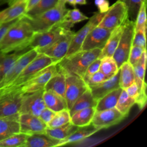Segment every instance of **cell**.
Wrapping results in <instances>:
<instances>
[{
    "label": "cell",
    "mask_w": 147,
    "mask_h": 147,
    "mask_svg": "<svg viewBox=\"0 0 147 147\" xmlns=\"http://www.w3.org/2000/svg\"><path fill=\"white\" fill-rule=\"evenodd\" d=\"M34 32L25 15H23L8 30L0 41V52L9 53L29 47Z\"/></svg>",
    "instance_id": "1"
},
{
    "label": "cell",
    "mask_w": 147,
    "mask_h": 147,
    "mask_svg": "<svg viewBox=\"0 0 147 147\" xmlns=\"http://www.w3.org/2000/svg\"><path fill=\"white\" fill-rule=\"evenodd\" d=\"M101 51L100 48L80 50L68 57H64L57 63V66L65 74L76 75L83 78L88 66L99 58Z\"/></svg>",
    "instance_id": "2"
},
{
    "label": "cell",
    "mask_w": 147,
    "mask_h": 147,
    "mask_svg": "<svg viewBox=\"0 0 147 147\" xmlns=\"http://www.w3.org/2000/svg\"><path fill=\"white\" fill-rule=\"evenodd\" d=\"M65 4L63 1L58 0L55 6L41 14L34 16H28L25 14L34 32H45L58 26L68 10Z\"/></svg>",
    "instance_id": "3"
},
{
    "label": "cell",
    "mask_w": 147,
    "mask_h": 147,
    "mask_svg": "<svg viewBox=\"0 0 147 147\" xmlns=\"http://www.w3.org/2000/svg\"><path fill=\"white\" fill-rule=\"evenodd\" d=\"M53 63H55L51 58L45 54L38 53L37 56L26 66L15 80L8 86L4 88L20 87L40 71Z\"/></svg>",
    "instance_id": "4"
},
{
    "label": "cell",
    "mask_w": 147,
    "mask_h": 147,
    "mask_svg": "<svg viewBox=\"0 0 147 147\" xmlns=\"http://www.w3.org/2000/svg\"><path fill=\"white\" fill-rule=\"evenodd\" d=\"M23 95L19 87L0 89V118L19 113Z\"/></svg>",
    "instance_id": "5"
},
{
    "label": "cell",
    "mask_w": 147,
    "mask_h": 147,
    "mask_svg": "<svg viewBox=\"0 0 147 147\" xmlns=\"http://www.w3.org/2000/svg\"><path fill=\"white\" fill-rule=\"evenodd\" d=\"M134 33V21L129 18L123 24L118 45L112 56L119 68L123 63L127 61L130 50L132 46Z\"/></svg>",
    "instance_id": "6"
},
{
    "label": "cell",
    "mask_w": 147,
    "mask_h": 147,
    "mask_svg": "<svg viewBox=\"0 0 147 147\" xmlns=\"http://www.w3.org/2000/svg\"><path fill=\"white\" fill-rule=\"evenodd\" d=\"M129 18L128 10L126 4L122 1L117 0L110 6L98 26L113 30L122 25Z\"/></svg>",
    "instance_id": "7"
},
{
    "label": "cell",
    "mask_w": 147,
    "mask_h": 147,
    "mask_svg": "<svg viewBox=\"0 0 147 147\" xmlns=\"http://www.w3.org/2000/svg\"><path fill=\"white\" fill-rule=\"evenodd\" d=\"M69 30L71 29L56 26L45 32L34 33L29 43V47L39 53L52 45Z\"/></svg>",
    "instance_id": "8"
},
{
    "label": "cell",
    "mask_w": 147,
    "mask_h": 147,
    "mask_svg": "<svg viewBox=\"0 0 147 147\" xmlns=\"http://www.w3.org/2000/svg\"><path fill=\"white\" fill-rule=\"evenodd\" d=\"M105 14V13H100L99 11L95 13L88 19V22L79 31L75 32L65 57H68L80 51L82 43L87 34L93 28L98 26Z\"/></svg>",
    "instance_id": "9"
},
{
    "label": "cell",
    "mask_w": 147,
    "mask_h": 147,
    "mask_svg": "<svg viewBox=\"0 0 147 147\" xmlns=\"http://www.w3.org/2000/svg\"><path fill=\"white\" fill-rule=\"evenodd\" d=\"M57 71V63L52 64L40 71L19 88L24 94L43 89L48 80Z\"/></svg>",
    "instance_id": "10"
},
{
    "label": "cell",
    "mask_w": 147,
    "mask_h": 147,
    "mask_svg": "<svg viewBox=\"0 0 147 147\" xmlns=\"http://www.w3.org/2000/svg\"><path fill=\"white\" fill-rule=\"evenodd\" d=\"M65 99L67 109L69 110L76 100L88 88V87L82 78L76 75L65 74Z\"/></svg>",
    "instance_id": "11"
},
{
    "label": "cell",
    "mask_w": 147,
    "mask_h": 147,
    "mask_svg": "<svg viewBox=\"0 0 147 147\" xmlns=\"http://www.w3.org/2000/svg\"><path fill=\"white\" fill-rule=\"evenodd\" d=\"M34 49H30L24 53L3 76L0 82V89L8 86L19 75L26 66L38 55Z\"/></svg>",
    "instance_id": "12"
},
{
    "label": "cell",
    "mask_w": 147,
    "mask_h": 147,
    "mask_svg": "<svg viewBox=\"0 0 147 147\" xmlns=\"http://www.w3.org/2000/svg\"><path fill=\"white\" fill-rule=\"evenodd\" d=\"M44 91V88L24 94L19 113L29 114L38 117L46 107L43 99Z\"/></svg>",
    "instance_id": "13"
},
{
    "label": "cell",
    "mask_w": 147,
    "mask_h": 147,
    "mask_svg": "<svg viewBox=\"0 0 147 147\" xmlns=\"http://www.w3.org/2000/svg\"><path fill=\"white\" fill-rule=\"evenodd\" d=\"M74 34L75 32L72 30H68L52 45L39 53L45 54L57 63L65 56Z\"/></svg>",
    "instance_id": "14"
},
{
    "label": "cell",
    "mask_w": 147,
    "mask_h": 147,
    "mask_svg": "<svg viewBox=\"0 0 147 147\" xmlns=\"http://www.w3.org/2000/svg\"><path fill=\"white\" fill-rule=\"evenodd\" d=\"M125 117L115 107L95 111L91 124L98 130L106 129L122 121Z\"/></svg>",
    "instance_id": "15"
},
{
    "label": "cell",
    "mask_w": 147,
    "mask_h": 147,
    "mask_svg": "<svg viewBox=\"0 0 147 147\" xmlns=\"http://www.w3.org/2000/svg\"><path fill=\"white\" fill-rule=\"evenodd\" d=\"M112 31L113 30L96 26L87 34L82 43L80 50L87 51L96 48L102 49Z\"/></svg>",
    "instance_id": "16"
},
{
    "label": "cell",
    "mask_w": 147,
    "mask_h": 147,
    "mask_svg": "<svg viewBox=\"0 0 147 147\" xmlns=\"http://www.w3.org/2000/svg\"><path fill=\"white\" fill-rule=\"evenodd\" d=\"M20 132L28 136L36 133H45L47 125L38 117L26 113L20 114Z\"/></svg>",
    "instance_id": "17"
},
{
    "label": "cell",
    "mask_w": 147,
    "mask_h": 147,
    "mask_svg": "<svg viewBox=\"0 0 147 147\" xmlns=\"http://www.w3.org/2000/svg\"><path fill=\"white\" fill-rule=\"evenodd\" d=\"M120 69L113 76L107 79L99 84L88 87L91 94L95 100L97 101L102 97L108 94L114 89L119 87V79Z\"/></svg>",
    "instance_id": "18"
},
{
    "label": "cell",
    "mask_w": 147,
    "mask_h": 147,
    "mask_svg": "<svg viewBox=\"0 0 147 147\" xmlns=\"http://www.w3.org/2000/svg\"><path fill=\"white\" fill-rule=\"evenodd\" d=\"M20 113L0 118V141L20 132Z\"/></svg>",
    "instance_id": "19"
},
{
    "label": "cell",
    "mask_w": 147,
    "mask_h": 147,
    "mask_svg": "<svg viewBox=\"0 0 147 147\" xmlns=\"http://www.w3.org/2000/svg\"><path fill=\"white\" fill-rule=\"evenodd\" d=\"M27 0H19L0 11V23L9 22L21 17L26 13Z\"/></svg>",
    "instance_id": "20"
},
{
    "label": "cell",
    "mask_w": 147,
    "mask_h": 147,
    "mask_svg": "<svg viewBox=\"0 0 147 147\" xmlns=\"http://www.w3.org/2000/svg\"><path fill=\"white\" fill-rule=\"evenodd\" d=\"M99 130L91 123L85 126L78 127V129L67 138L59 141L56 146H63L80 141L95 134Z\"/></svg>",
    "instance_id": "21"
},
{
    "label": "cell",
    "mask_w": 147,
    "mask_h": 147,
    "mask_svg": "<svg viewBox=\"0 0 147 147\" xmlns=\"http://www.w3.org/2000/svg\"><path fill=\"white\" fill-rule=\"evenodd\" d=\"M65 74L57 67V71L46 83L44 90L52 91L65 98Z\"/></svg>",
    "instance_id": "22"
},
{
    "label": "cell",
    "mask_w": 147,
    "mask_h": 147,
    "mask_svg": "<svg viewBox=\"0 0 147 147\" xmlns=\"http://www.w3.org/2000/svg\"><path fill=\"white\" fill-rule=\"evenodd\" d=\"M123 24L113 30L105 46L102 49L99 59L105 57H112L118 45L122 30Z\"/></svg>",
    "instance_id": "23"
},
{
    "label": "cell",
    "mask_w": 147,
    "mask_h": 147,
    "mask_svg": "<svg viewBox=\"0 0 147 147\" xmlns=\"http://www.w3.org/2000/svg\"><path fill=\"white\" fill-rule=\"evenodd\" d=\"M59 140L53 139L45 133H36L28 136L24 147L56 146Z\"/></svg>",
    "instance_id": "24"
},
{
    "label": "cell",
    "mask_w": 147,
    "mask_h": 147,
    "mask_svg": "<svg viewBox=\"0 0 147 147\" xmlns=\"http://www.w3.org/2000/svg\"><path fill=\"white\" fill-rule=\"evenodd\" d=\"M30 49L32 48L28 47L22 50L14 51V52L10 54L0 52V76L2 78L15 62L24 53Z\"/></svg>",
    "instance_id": "25"
},
{
    "label": "cell",
    "mask_w": 147,
    "mask_h": 147,
    "mask_svg": "<svg viewBox=\"0 0 147 147\" xmlns=\"http://www.w3.org/2000/svg\"><path fill=\"white\" fill-rule=\"evenodd\" d=\"M43 99L45 107L56 113L68 109L65 98L52 91L44 90Z\"/></svg>",
    "instance_id": "26"
},
{
    "label": "cell",
    "mask_w": 147,
    "mask_h": 147,
    "mask_svg": "<svg viewBox=\"0 0 147 147\" xmlns=\"http://www.w3.org/2000/svg\"><path fill=\"white\" fill-rule=\"evenodd\" d=\"M95 111V108L93 107L79 110L71 115L70 122L78 127L87 126L91 123Z\"/></svg>",
    "instance_id": "27"
},
{
    "label": "cell",
    "mask_w": 147,
    "mask_h": 147,
    "mask_svg": "<svg viewBox=\"0 0 147 147\" xmlns=\"http://www.w3.org/2000/svg\"><path fill=\"white\" fill-rule=\"evenodd\" d=\"M122 89L118 87L113 90L105 96L99 99L95 106L96 111H99L115 107L118 98L121 94Z\"/></svg>",
    "instance_id": "28"
},
{
    "label": "cell",
    "mask_w": 147,
    "mask_h": 147,
    "mask_svg": "<svg viewBox=\"0 0 147 147\" xmlns=\"http://www.w3.org/2000/svg\"><path fill=\"white\" fill-rule=\"evenodd\" d=\"M88 18H89L82 13L79 9L75 7L73 9H68L58 26L66 29H71L75 24L87 20Z\"/></svg>",
    "instance_id": "29"
},
{
    "label": "cell",
    "mask_w": 147,
    "mask_h": 147,
    "mask_svg": "<svg viewBox=\"0 0 147 147\" xmlns=\"http://www.w3.org/2000/svg\"><path fill=\"white\" fill-rule=\"evenodd\" d=\"M96 103L97 100L94 99L88 88L76 100L71 108L69 110L70 115H72L74 113L86 108L95 107Z\"/></svg>",
    "instance_id": "30"
},
{
    "label": "cell",
    "mask_w": 147,
    "mask_h": 147,
    "mask_svg": "<svg viewBox=\"0 0 147 147\" xmlns=\"http://www.w3.org/2000/svg\"><path fill=\"white\" fill-rule=\"evenodd\" d=\"M78 127V126L74 125L71 122H68L61 126L55 128L47 127L45 133L51 138L60 141L67 138L74 133Z\"/></svg>",
    "instance_id": "31"
},
{
    "label": "cell",
    "mask_w": 147,
    "mask_h": 147,
    "mask_svg": "<svg viewBox=\"0 0 147 147\" xmlns=\"http://www.w3.org/2000/svg\"><path fill=\"white\" fill-rule=\"evenodd\" d=\"M119 69V87L122 89H125L134 82L133 67L128 61H126L122 64Z\"/></svg>",
    "instance_id": "32"
},
{
    "label": "cell",
    "mask_w": 147,
    "mask_h": 147,
    "mask_svg": "<svg viewBox=\"0 0 147 147\" xmlns=\"http://www.w3.org/2000/svg\"><path fill=\"white\" fill-rule=\"evenodd\" d=\"M134 104H136L135 99L130 96L124 89H122L116 104L115 108L126 117L131 108Z\"/></svg>",
    "instance_id": "33"
},
{
    "label": "cell",
    "mask_w": 147,
    "mask_h": 147,
    "mask_svg": "<svg viewBox=\"0 0 147 147\" xmlns=\"http://www.w3.org/2000/svg\"><path fill=\"white\" fill-rule=\"evenodd\" d=\"M28 135L18 133L0 141V147H24Z\"/></svg>",
    "instance_id": "34"
},
{
    "label": "cell",
    "mask_w": 147,
    "mask_h": 147,
    "mask_svg": "<svg viewBox=\"0 0 147 147\" xmlns=\"http://www.w3.org/2000/svg\"><path fill=\"white\" fill-rule=\"evenodd\" d=\"M119 69L113 57H105L100 59L99 70L109 78L114 76L118 71Z\"/></svg>",
    "instance_id": "35"
},
{
    "label": "cell",
    "mask_w": 147,
    "mask_h": 147,
    "mask_svg": "<svg viewBox=\"0 0 147 147\" xmlns=\"http://www.w3.org/2000/svg\"><path fill=\"white\" fill-rule=\"evenodd\" d=\"M58 0H40L25 14L28 16H34L41 14L55 6Z\"/></svg>",
    "instance_id": "36"
},
{
    "label": "cell",
    "mask_w": 147,
    "mask_h": 147,
    "mask_svg": "<svg viewBox=\"0 0 147 147\" xmlns=\"http://www.w3.org/2000/svg\"><path fill=\"white\" fill-rule=\"evenodd\" d=\"M71 121V115L68 109L56 112L53 118L47 124L49 128H55L65 125Z\"/></svg>",
    "instance_id": "37"
},
{
    "label": "cell",
    "mask_w": 147,
    "mask_h": 147,
    "mask_svg": "<svg viewBox=\"0 0 147 147\" xmlns=\"http://www.w3.org/2000/svg\"><path fill=\"white\" fill-rule=\"evenodd\" d=\"M146 0L141 3L134 21V31L146 27Z\"/></svg>",
    "instance_id": "38"
},
{
    "label": "cell",
    "mask_w": 147,
    "mask_h": 147,
    "mask_svg": "<svg viewBox=\"0 0 147 147\" xmlns=\"http://www.w3.org/2000/svg\"><path fill=\"white\" fill-rule=\"evenodd\" d=\"M123 2L128 10L129 18L130 20L135 21L138 10L142 2L144 0H120Z\"/></svg>",
    "instance_id": "39"
},
{
    "label": "cell",
    "mask_w": 147,
    "mask_h": 147,
    "mask_svg": "<svg viewBox=\"0 0 147 147\" xmlns=\"http://www.w3.org/2000/svg\"><path fill=\"white\" fill-rule=\"evenodd\" d=\"M146 27L134 31L132 45L138 46L146 49Z\"/></svg>",
    "instance_id": "40"
},
{
    "label": "cell",
    "mask_w": 147,
    "mask_h": 147,
    "mask_svg": "<svg viewBox=\"0 0 147 147\" xmlns=\"http://www.w3.org/2000/svg\"><path fill=\"white\" fill-rule=\"evenodd\" d=\"M145 51H146V49L142 47L132 45L130 50L127 61L133 66L139 61Z\"/></svg>",
    "instance_id": "41"
},
{
    "label": "cell",
    "mask_w": 147,
    "mask_h": 147,
    "mask_svg": "<svg viewBox=\"0 0 147 147\" xmlns=\"http://www.w3.org/2000/svg\"><path fill=\"white\" fill-rule=\"evenodd\" d=\"M109 78V77H107L102 72L99 70L92 75L86 81V83L88 87H90L102 83Z\"/></svg>",
    "instance_id": "42"
},
{
    "label": "cell",
    "mask_w": 147,
    "mask_h": 147,
    "mask_svg": "<svg viewBox=\"0 0 147 147\" xmlns=\"http://www.w3.org/2000/svg\"><path fill=\"white\" fill-rule=\"evenodd\" d=\"M100 63V59L98 58L95 59L94 61H93L88 66L87 68L86 69L84 72V76L82 78L83 80L85 82V83L92 75H93L94 73L99 71Z\"/></svg>",
    "instance_id": "43"
},
{
    "label": "cell",
    "mask_w": 147,
    "mask_h": 147,
    "mask_svg": "<svg viewBox=\"0 0 147 147\" xmlns=\"http://www.w3.org/2000/svg\"><path fill=\"white\" fill-rule=\"evenodd\" d=\"M124 90L126 91V93L130 96L134 98L136 102L140 96V90L136 83L134 82Z\"/></svg>",
    "instance_id": "44"
},
{
    "label": "cell",
    "mask_w": 147,
    "mask_h": 147,
    "mask_svg": "<svg viewBox=\"0 0 147 147\" xmlns=\"http://www.w3.org/2000/svg\"><path fill=\"white\" fill-rule=\"evenodd\" d=\"M56 112L45 107L40 113L38 117L46 124H47L55 116Z\"/></svg>",
    "instance_id": "45"
},
{
    "label": "cell",
    "mask_w": 147,
    "mask_h": 147,
    "mask_svg": "<svg viewBox=\"0 0 147 147\" xmlns=\"http://www.w3.org/2000/svg\"><path fill=\"white\" fill-rule=\"evenodd\" d=\"M20 18H18L9 22L0 23V41L7 33L8 30L19 20Z\"/></svg>",
    "instance_id": "46"
},
{
    "label": "cell",
    "mask_w": 147,
    "mask_h": 147,
    "mask_svg": "<svg viewBox=\"0 0 147 147\" xmlns=\"http://www.w3.org/2000/svg\"><path fill=\"white\" fill-rule=\"evenodd\" d=\"M94 2L100 13H106L110 7L108 0H94Z\"/></svg>",
    "instance_id": "47"
},
{
    "label": "cell",
    "mask_w": 147,
    "mask_h": 147,
    "mask_svg": "<svg viewBox=\"0 0 147 147\" xmlns=\"http://www.w3.org/2000/svg\"><path fill=\"white\" fill-rule=\"evenodd\" d=\"M40 1V0H27L26 13L31 9L34 6H35Z\"/></svg>",
    "instance_id": "48"
},
{
    "label": "cell",
    "mask_w": 147,
    "mask_h": 147,
    "mask_svg": "<svg viewBox=\"0 0 147 147\" xmlns=\"http://www.w3.org/2000/svg\"><path fill=\"white\" fill-rule=\"evenodd\" d=\"M75 4L77 5H84L87 4L86 0H75Z\"/></svg>",
    "instance_id": "49"
},
{
    "label": "cell",
    "mask_w": 147,
    "mask_h": 147,
    "mask_svg": "<svg viewBox=\"0 0 147 147\" xmlns=\"http://www.w3.org/2000/svg\"><path fill=\"white\" fill-rule=\"evenodd\" d=\"M61 1L64 2L65 3H68L69 5L73 6L74 7H76V4H75V0H61Z\"/></svg>",
    "instance_id": "50"
},
{
    "label": "cell",
    "mask_w": 147,
    "mask_h": 147,
    "mask_svg": "<svg viewBox=\"0 0 147 147\" xmlns=\"http://www.w3.org/2000/svg\"><path fill=\"white\" fill-rule=\"evenodd\" d=\"M19 0H9V2H8V5H9V6H10V5H13V4H14V3H16V2H17V1H18Z\"/></svg>",
    "instance_id": "51"
},
{
    "label": "cell",
    "mask_w": 147,
    "mask_h": 147,
    "mask_svg": "<svg viewBox=\"0 0 147 147\" xmlns=\"http://www.w3.org/2000/svg\"><path fill=\"white\" fill-rule=\"evenodd\" d=\"M9 0H0V6L5 5L6 3H8Z\"/></svg>",
    "instance_id": "52"
},
{
    "label": "cell",
    "mask_w": 147,
    "mask_h": 147,
    "mask_svg": "<svg viewBox=\"0 0 147 147\" xmlns=\"http://www.w3.org/2000/svg\"><path fill=\"white\" fill-rule=\"evenodd\" d=\"M1 79H2V78L0 76V82H1Z\"/></svg>",
    "instance_id": "53"
}]
</instances>
